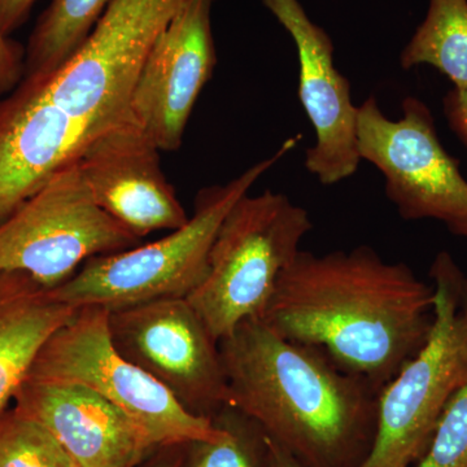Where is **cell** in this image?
Returning <instances> with one entry per match:
<instances>
[{"mask_svg": "<svg viewBox=\"0 0 467 467\" xmlns=\"http://www.w3.org/2000/svg\"><path fill=\"white\" fill-rule=\"evenodd\" d=\"M0 467H79L41 423L16 409L0 413Z\"/></svg>", "mask_w": 467, "mask_h": 467, "instance_id": "19", "label": "cell"}, {"mask_svg": "<svg viewBox=\"0 0 467 467\" xmlns=\"http://www.w3.org/2000/svg\"><path fill=\"white\" fill-rule=\"evenodd\" d=\"M160 150L130 112L76 161L95 202L140 239L174 232L190 218L162 171Z\"/></svg>", "mask_w": 467, "mask_h": 467, "instance_id": "13", "label": "cell"}, {"mask_svg": "<svg viewBox=\"0 0 467 467\" xmlns=\"http://www.w3.org/2000/svg\"><path fill=\"white\" fill-rule=\"evenodd\" d=\"M212 420L225 435L217 441L192 442L189 467H263L265 434L257 423L230 405Z\"/></svg>", "mask_w": 467, "mask_h": 467, "instance_id": "18", "label": "cell"}, {"mask_svg": "<svg viewBox=\"0 0 467 467\" xmlns=\"http://www.w3.org/2000/svg\"><path fill=\"white\" fill-rule=\"evenodd\" d=\"M140 244L95 202L75 162L0 221V273H24L52 290L92 257Z\"/></svg>", "mask_w": 467, "mask_h": 467, "instance_id": "8", "label": "cell"}, {"mask_svg": "<svg viewBox=\"0 0 467 467\" xmlns=\"http://www.w3.org/2000/svg\"><path fill=\"white\" fill-rule=\"evenodd\" d=\"M444 110L451 130L467 146V86L453 88L448 92Z\"/></svg>", "mask_w": 467, "mask_h": 467, "instance_id": "22", "label": "cell"}, {"mask_svg": "<svg viewBox=\"0 0 467 467\" xmlns=\"http://www.w3.org/2000/svg\"><path fill=\"white\" fill-rule=\"evenodd\" d=\"M212 2L189 0L159 34L138 73L130 112L161 150L180 149L193 107L213 75Z\"/></svg>", "mask_w": 467, "mask_h": 467, "instance_id": "11", "label": "cell"}, {"mask_svg": "<svg viewBox=\"0 0 467 467\" xmlns=\"http://www.w3.org/2000/svg\"><path fill=\"white\" fill-rule=\"evenodd\" d=\"M290 34L299 58V99L315 129V146L306 150V168L319 183L333 186L356 174L358 112L350 84L335 67L334 43L306 14L300 0H261Z\"/></svg>", "mask_w": 467, "mask_h": 467, "instance_id": "12", "label": "cell"}, {"mask_svg": "<svg viewBox=\"0 0 467 467\" xmlns=\"http://www.w3.org/2000/svg\"><path fill=\"white\" fill-rule=\"evenodd\" d=\"M77 309L24 273H0V413L14 400L43 344Z\"/></svg>", "mask_w": 467, "mask_h": 467, "instance_id": "15", "label": "cell"}, {"mask_svg": "<svg viewBox=\"0 0 467 467\" xmlns=\"http://www.w3.org/2000/svg\"><path fill=\"white\" fill-rule=\"evenodd\" d=\"M189 0H113L78 51L0 100V221L130 115L138 73Z\"/></svg>", "mask_w": 467, "mask_h": 467, "instance_id": "1", "label": "cell"}, {"mask_svg": "<svg viewBox=\"0 0 467 467\" xmlns=\"http://www.w3.org/2000/svg\"><path fill=\"white\" fill-rule=\"evenodd\" d=\"M295 144L296 140L290 138L270 158L229 182L201 190L193 213L180 229L159 241L92 257L66 284L52 288V295L75 308L109 310L189 297L208 275L212 245L227 213Z\"/></svg>", "mask_w": 467, "mask_h": 467, "instance_id": "4", "label": "cell"}, {"mask_svg": "<svg viewBox=\"0 0 467 467\" xmlns=\"http://www.w3.org/2000/svg\"><path fill=\"white\" fill-rule=\"evenodd\" d=\"M461 309L467 321V278H463L462 287H461Z\"/></svg>", "mask_w": 467, "mask_h": 467, "instance_id": "26", "label": "cell"}, {"mask_svg": "<svg viewBox=\"0 0 467 467\" xmlns=\"http://www.w3.org/2000/svg\"><path fill=\"white\" fill-rule=\"evenodd\" d=\"M358 137L361 160L382 173L387 198L404 220L439 221L467 238V181L423 101L407 98L393 121L370 95L358 106Z\"/></svg>", "mask_w": 467, "mask_h": 467, "instance_id": "9", "label": "cell"}, {"mask_svg": "<svg viewBox=\"0 0 467 467\" xmlns=\"http://www.w3.org/2000/svg\"><path fill=\"white\" fill-rule=\"evenodd\" d=\"M26 70V57L16 43L0 32V95L11 92Z\"/></svg>", "mask_w": 467, "mask_h": 467, "instance_id": "21", "label": "cell"}, {"mask_svg": "<svg viewBox=\"0 0 467 467\" xmlns=\"http://www.w3.org/2000/svg\"><path fill=\"white\" fill-rule=\"evenodd\" d=\"M38 0H0V32L11 36L26 23Z\"/></svg>", "mask_w": 467, "mask_h": 467, "instance_id": "23", "label": "cell"}, {"mask_svg": "<svg viewBox=\"0 0 467 467\" xmlns=\"http://www.w3.org/2000/svg\"><path fill=\"white\" fill-rule=\"evenodd\" d=\"M312 229L308 212L285 193L248 192L234 205L212 245L207 276L187 297L218 342L261 318Z\"/></svg>", "mask_w": 467, "mask_h": 467, "instance_id": "6", "label": "cell"}, {"mask_svg": "<svg viewBox=\"0 0 467 467\" xmlns=\"http://www.w3.org/2000/svg\"><path fill=\"white\" fill-rule=\"evenodd\" d=\"M404 69L430 66L453 88L467 86V0H430L425 20L401 52Z\"/></svg>", "mask_w": 467, "mask_h": 467, "instance_id": "16", "label": "cell"}, {"mask_svg": "<svg viewBox=\"0 0 467 467\" xmlns=\"http://www.w3.org/2000/svg\"><path fill=\"white\" fill-rule=\"evenodd\" d=\"M12 401L45 426L79 467H138L155 450L119 409L84 386L26 379Z\"/></svg>", "mask_w": 467, "mask_h": 467, "instance_id": "14", "label": "cell"}, {"mask_svg": "<svg viewBox=\"0 0 467 467\" xmlns=\"http://www.w3.org/2000/svg\"><path fill=\"white\" fill-rule=\"evenodd\" d=\"M109 310L82 306L43 344L27 380L84 386L122 411L153 448L217 441L225 430L196 416L137 365L109 337Z\"/></svg>", "mask_w": 467, "mask_h": 467, "instance_id": "7", "label": "cell"}, {"mask_svg": "<svg viewBox=\"0 0 467 467\" xmlns=\"http://www.w3.org/2000/svg\"><path fill=\"white\" fill-rule=\"evenodd\" d=\"M113 0H52L34 27L24 76L48 75L81 48Z\"/></svg>", "mask_w": 467, "mask_h": 467, "instance_id": "17", "label": "cell"}, {"mask_svg": "<svg viewBox=\"0 0 467 467\" xmlns=\"http://www.w3.org/2000/svg\"><path fill=\"white\" fill-rule=\"evenodd\" d=\"M431 276V331L425 346L380 389L373 442L358 467L416 466L442 411L467 378V321L461 309L465 275L450 254L441 252Z\"/></svg>", "mask_w": 467, "mask_h": 467, "instance_id": "5", "label": "cell"}, {"mask_svg": "<svg viewBox=\"0 0 467 467\" xmlns=\"http://www.w3.org/2000/svg\"><path fill=\"white\" fill-rule=\"evenodd\" d=\"M109 328L119 355L161 383L187 410L213 418L229 405L220 342L187 297L109 310Z\"/></svg>", "mask_w": 467, "mask_h": 467, "instance_id": "10", "label": "cell"}, {"mask_svg": "<svg viewBox=\"0 0 467 467\" xmlns=\"http://www.w3.org/2000/svg\"><path fill=\"white\" fill-rule=\"evenodd\" d=\"M186 445H174V447H165V451L160 453L155 460L150 461L144 467H182L183 454L180 448Z\"/></svg>", "mask_w": 467, "mask_h": 467, "instance_id": "25", "label": "cell"}, {"mask_svg": "<svg viewBox=\"0 0 467 467\" xmlns=\"http://www.w3.org/2000/svg\"><path fill=\"white\" fill-rule=\"evenodd\" d=\"M434 303V287L410 266L387 263L368 245L300 251L259 319L285 339L324 349L380 392L425 346Z\"/></svg>", "mask_w": 467, "mask_h": 467, "instance_id": "2", "label": "cell"}, {"mask_svg": "<svg viewBox=\"0 0 467 467\" xmlns=\"http://www.w3.org/2000/svg\"><path fill=\"white\" fill-rule=\"evenodd\" d=\"M229 405L306 467H358L376 432L379 392L318 347L260 319L220 340Z\"/></svg>", "mask_w": 467, "mask_h": 467, "instance_id": "3", "label": "cell"}, {"mask_svg": "<svg viewBox=\"0 0 467 467\" xmlns=\"http://www.w3.org/2000/svg\"><path fill=\"white\" fill-rule=\"evenodd\" d=\"M263 467H306L294 454L265 435V454Z\"/></svg>", "mask_w": 467, "mask_h": 467, "instance_id": "24", "label": "cell"}, {"mask_svg": "<svg viewBox=\"0 0 467 467\" xmlns=\"http://www.w3.org/2000/svg\"><path fill=\"white\" fill-rule=\"evenodd\" d=\"M414 467H467V378L451 396L426 453Z\"/></svg>", "mask_w": 467, "mask_h": 467, "instance_id": "20", "label": "cell"}]
</instances>
